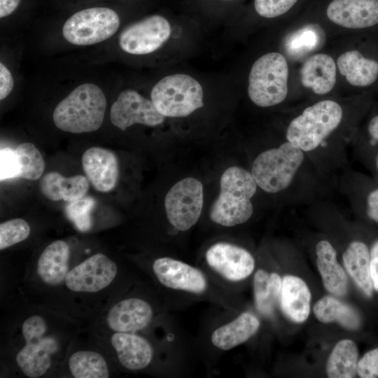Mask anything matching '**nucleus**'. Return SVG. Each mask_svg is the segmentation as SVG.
<instances>
[{
	"mask_svg": "<svg viewBox=\"0 0 378 378\" xmlns=\"http://www.w3.org/2000/svg\"><path fill=\"white\" fill-rule=\"evenodd\" d=\"M223 1H234V0H223Z\"/></svg>",
	"mask_w": 378,
	"mask_h": 378,
	"instance_id": "a18cd8bd",
	"label": "nucleus"
},
{
	"mask_svg": "<svg viewBox=\"0 0 378 378\" xmlns=\"http://www.w3.org/2000/svg\"><path fill=\"white\" fill-rule=\"evenodd\" d=\"M336 64L332 57L318 53L309 57L300 69L302 85L315 94L330 92L336 83Z\"/></svg>",
	"mask_w": 378,
	"mask_h": 378,
	"instance_id": "4be33fe9",
	"label": "nucleus"
},
{
	"mask_svg": "<svg viewBox=\"0 0 378 378\" xmlns=\"http://www.w3.org/2000/svg\"><path fill=\"white\" fill-rule=\"evenodd\" d=\"M370 273L373 287L378 291V258L370 259Z\"/></svg>",
	"mask_w": 378,
	"mask_h": 378,
	"instance_id": "79ce46f5",
	"label": "nucleus"
},
{
	"mask_svg": "<svg viewBox=\"0 0 378 378\" xmlns=\"http://www.w3.org/2000/svg\"><path fill=\"white\" fill-rule=\"evenodd\" d=\"M303 152L286 141L278 148L261 153L254 160L251 169L257 186L270 193L286 189L303 162Z\"/></svg>",
	"mask_w": 378,
	"mask_h": 378,
	"instance_id": "0eeeda50",
	"label": "nucleus"
},
{
	"mask_svg": "<svg viewBox=\"0 0 378 378\" xmlns=\"http://www.w3.org/2000/svg\"><path fill=\"white\" fill-rule=\"evenodd\" d=\"M316 265L325 288L332 295L344 296L347 292V276L337 260L336 251L330 242L321 240L316 244Z\"/></svg>",
	"mask_w": 378,
	"mask_h": 378,
	"instance_id": "393cba45",
	"label": "nucleus"
},
{
	"mask_svg": "<svg viewBox=\"0 0 378 378\" xmlns=\"http://www.w3.org/2000/svg\"><path fill=\"white\" fill-rule=\"evenodd\" d=\"M71 374L75 378H108L109 368L105 358L92 350H79L68 360Z\"/></svg>",
	"mask_w": 378,
	"mask_h": 378,
	"instance_id": "c756f323",
	"label": "nucleus"
},
{
	"mask_svg": "<svg viewBox=\"0 0 378 378\" xmlns=\"http://www.w3.org/2000/svg\"><path fill=\"white\" fill-rule=\"evenodd\" d=\"M342 119V109L338 103L318 102L290 122L286 139L303 151L313 150L337 127Z\"/></svg>",
	"mask_w": 378,
	"mask_h": 378,
	"instance_id": "20e7f679",
	"label": "nucleus"
},
{
	"mask_svg": "<svg viewBox=\"0 0 378 378\" xmlns=\"http://www.w3.org/2000/svg\"><path fill=\"white\" fill-rule=\"evenodd\" d=\"M368 145L371 148L378 146V113L373 115L366 126Z\"/></svg>",
	"mask_w": 378,
	"mask_h": 378,
	"instance_id": "ea45409f",
	"label": "nucleus"
},
{
	"mask_svg": "<svg viewBox=\"0 0 378 378\" xmlns=\"http://www.w3.org/2000/svg\"><path fill=\"white\" fill-rule=\"evenodd\" d=\"M19 163V177L37 180L45 170V162L39 150L31 143L20 144L15 149Z\"/></svg>",
	"mask_w": 378,
	"mask_h": 378,
	"instance_id": "7c9ffc66",
	"label": "nucleus"
},
{
	"mask_svg": "<svg viewBox=\"0 0 378 378\" xmlns=\"http://www.w3.org/2000/svg\"><path fill=\"white\" fill-rule=\"evenodd\" d=\"M316 36L312 29H306L295 33L290 38L288 48L292 50L312 49L316 43Z\"/></svg>",
	"mask_w": 378,
	"mask_h": 378,
	"instance_id": "e433bc0d",
	"label": "nucleus"
},
{
	"mask_svg": "<svg viewBox=\"0 0 378 378\" xmlns=\"http://www.w3.org/2000/svg\"><path fill=\"white\" fill-rule=\"evenodd\" d=\"M326 15L331 22L345 28L371 29L378 26V0H332Z\"/></svg>",
	"mask_w": 378,
	"mask_h": 378,
	"instance_id": "dca6fc26",
	"label": "nucleus"
},
{
	"mask_svg": "<svg viewBox=\"0 0 378 378\" xmlns=\"http://www.w3.org/2000/svg\"><path fill=\"white\" fill-rule=\"evenodd\" d=\"M204 91L200 83L188 74L164 76L152 88L150 99L164 117L190 115L203 106Z\"/></svg>",
	"mask_w": 378,
	"mask_h": 378,
	"instance_id": "423d86ee",
	"label": "nucleus"
},
{
	"mask_svg": "<svg viewBox=\"0 0 378 378\" xmlns=\"http://www.w3.org/2000/svg\"><path fill=\"white\" fill-rule=\"evenodd\" d=\"M116 263L103 253H95L69 270L64 284L75 293H92L112 284L118 274Z\"/></svg>",
	"mask_w": 378,
	"mask_h": 378,
	"instance_id": "ddd939ff",
	"label": "nucleus"
},
{
	"mask_svg": "<svg viewBox=\"0 0 378 378\" xmlns=\"http://www.w3.org/2000/svg\"><path fill=\"white\" fill-rule=\"evenodd\" d=\"M204 260L212 273L228 284L247 279L253 272L255 265L250 252L226 241L210 246L205 252Z\"/></svg>",
	"mask_w": 378,
	"mask_h": 378,
	"instance_id": "9b49d317",
	"label": "nucleus"
},
{
	"mask_svg": "<svg viewBox=\"0 0 378 378\" xmlns=\"http://www.w3.org/2000/svg\"><path fill=\"white\" fill-rule=\"evenodd\" d=\"M282 279L275 272L258 270L253 276L255 305L263 316H272L280 303Z\"/></svg>",
	"mask_w": 378,
	"mask_h": 378,
	"instance_id": "a878e982",
	"label": "nucleus"
},
{
	"mask_svg": "<svg viewBox=\"0 0 378 378\" xmlns=\"http://www.w3.org/2000/svg\"><path fill=\"white\" fill-rule=\"evenodd\" d=\"M110 120L114 126L125 130L134 124L156 126L163 122L164 116L156 109L151 99L136 90L126 89L112 104Z\"/></svg>",
	"mask_w": 378,
	"mask_h": 378,
	"instance_id": "4468645a",
	"label": "nucleus"
},
{
	"mask_svg": "<svg viewBox=\"0 0 378 378\" xmlns=\"http://www.w3.org/2000/svg\"><path fill=\"white\" fill-rule=\"evenodd\" d=\"M343 262L356 285L367 296H372L373 285L370 273V255L368 246L360 241L351 242L343 254Z\"/></svg>",
	"mask_w": 378,
	"mask_h": 378,
	"instance_id": "bb28decb",
	"label": "nucleus"
},
{
	"mask_svg": "<svg viewBox=\"0 0 378 378\" xmlns=\"http://www.w3.org/2000/svg\"><path fill=\"white\" fill-rule=\"evenodd\" d=\"M95 205L96 201L93 197L84 196L69 202L65 208V214L78 230L87 231L92 225L91 214Z\"/></svg>",
	"mask_w": 378,
	"mask_h": 378,
	"instance_id": "2f4dec72",
	"label": "nucleus"
},
{
	"mask_svg": "<svg viewBox=\"0 0 378 378\" xmlns=\"http://www.w3.org/2000/svg\"><path fill=\"white\" fill-rule=\"evenodd\" d=\"M14 80L9 69L0 63V99H6L13 90Z\"/></svg>",
	"mask_w": 378,
	"mask_h": 378,
	"instance_id": "58836bf2",
	"label": "nucleus"
},
{
	"mask_svg": "<svg viewBox=\"0 0 378 378\" xmlns=\"http://www.w3.org/2000/svg\"><path fill=\"white\" fill-rule=\"evenodd\" d=\"M372 167L374 172L378 175V151L373 154Z\"/></svg>",
	"mask_w": 378,
	"mask_h": 378,
	"instance_id": "c03bdc74",
	"label": "nucleus"
},
{
	"mask_svg": "<svg viewBox=\"0 0 378 378\" xmlns=\"http://www.w3.org/2000/svg\"><path fill=\"white\" fill-rule=\"evenodd\" d=\"M70 248L63 240H56L48 244L37 261V274L41 280L50 286L64 281L69 271Z\"/></svg>",
	"mask_w": 378,
	"mask_h": 378,
	"instance_id": "412c9836",
	"label": "nucleus"
},
{
	"mask_svg": "<svg viewBox=\"0 0 378 378\" xmlns=\"http://www.w3.org/2000/svg\"><path fill=\"white\" fill-rule=\"evenodd\" d=\"M311 293L300 278L286 275L282 279L280 304L285 315L294 322L302 323L309 316Z\"/></svg>",
	"mask_w": 378,
	"mask_h": 378,
	"instance_id": "5701e85b",
	"label": "nucleus"
},
{
	"mask_svg": "<svg viewBox=\"0 0 378 378\" xmlns=\"http://www.w3.org/2000/svg\"><path fill=\"white\" fill-rule=\"evenodd\" d=\"M259 328L258 318L245 312L214 328L210 335V342L218 350L229 351L248 341Z\"/></svg>",
	"mask_w": 378,
	"mask_h": 378,
	"instance_id": "aec40b11",
	"label": "nucleus"
},
{
	"mask_svg": "<svg viewBox=\"0 0 378 378\" xmlns=\"http://www.w3.org/2000/svg\"><path fill=\"white\" fill-rule=\"evenodd\" d=\"M358 374L361 378L378 377V348L367 352L358 363Z\"/></svg>",
	"mask_w": 378,
	"mask_h": 378,
	"instance_id": "c9c22d12",
	"label": "nucleus"
},
{
	"mask_svg": "<svg viewBox=\"0 0 378 378\" xmlns=\"http://www.w3.org/2000/svg\"><path fill=\"white\" fill-rule=\"evenodd\" d=\"M313 311L316 318L322 323L337 322L350 330L359 328L360 318L356 311L338 299L325 296L314 305Z\"/></svg>",
	"mask_w": 378,
	"mask_h": 378,
	"instance_id": "cd10ccee",
	"label": "nucleus"
},
{
	"mask_svg": "<svg viewBox=\"0 0 378 378\" xmlns=\"http://www.w3.org/2000/svg\"><path fill=\"white\" fill-rule=\"evenodd\" d=\"M86 178L94 188L107 192L115 187L119 177V164L115 155L106 148L92 147L81 158Z\"/></svg>",
	"mask_w": 378,
	"mask_h": 378,
	"instance_id": "f3484780",
	"label": "nucleus"
},
{
	"mask_svg": "<svg viewBox=\"0 0 378 378\" xmlns=\"http://www.w3.org/2000/svg\"><path fill=\"white\" fill-rule=\"evenodd\" d=\"M111 344L119 363L127 370H144L153 360L155 351L150 342L134 332H114Z\"/></svg>",
	"mask_w": 378,
	"mask_h": 378,
	"instance_id": "a211bd4d",
	"label": "nucleus"
},
{
	"mask_svg": "<svg viewBox=\"0 0 378 378\" xmlns=\"http://www.w3.org/2000/svg\"><path fill=\"white\" fill-rule=\"evenodd\" d=\"M288 65L284 56L272 52L253 64L248 75V94L260 107L282 102L288 94Z\"/></svg>",
	"mask_w": 378,
	"mask_h": 378,
	"instance_id": "39448f33",
	"label": "nucleus"
},
{
	"mask_svg": "<svg viewBox=\"0 0 378 378\" xmlns=\"http://www.w3.org/2000/svg\"><path fill=\"white\" fill-rule=\"evenodd\" d=\"M358 353L356 344L351 340L340 341L332 351L326 366L330 378H352L358 369Z\"/></svg>",
	"mask_w": 378,
	"mask_h": 378,
	"instance_id": "c85d7f7f",
	"label": "nucleus"
},
{
	"mask_svg": "<svg viewBox=\"0 0 378 378\" xmlns=\"http://www.w3.org/2000/svg\"><path fill=\"white\" fill-rule=\"evenodd\" d=\"M20 0H0V18L12 14L18 7Z\"/></svg>",
	"mask_w": 378,
	"mask_h": 378,
	"instance_id": "a19ab883",
	"label": "nucleus"
},
{
	"mask_svg": "<svg viewBox=\"0 0 378 378\" xmlns=\"http://www.w3.org/2000/svg\"><path fill=\"white\" fill-rule=\"evenodd\" d=\"M171 33L172 27L166 18L152 15L127 27L119 36V46L131 55H147L162 47Z\"/></svg>",
	"mask_w": 378,
	"mask_h": 378,
	"instance_id": "f8f14e48",
	"label": "nucleus"
},
{
	"mask_svg": "<svg viewBox=\"0 0 378 378\" xmlns=\"http://www.w3.org/2000/svg\"><path fill=\"white\" fill-rule=\"evenodd\" d=\"M366 216L378 224V186L368 188L363 201Z\"/></svg>",
	"mask_w": 378,
	"mask_h": 378,
	"instance_id": "4c0bfd02",
	"label": "nucleus"
},
{
	"mask_svg": "<svg viewBox=\"0 0 378 378\" xmlns=\"http://www.w3.org/2000/svg\"><path fill=\"white\" fill-rule=\"evenodd\" d=\"M20 163L15 150L4 148L0 150L1 181L19 177Z\"/></svg>",
	"mask_w": 378,
	"mask_h": 378,
	"instance_id": "f704fd0d",
	"label": "nucleus"
},
{
	"mask_svg": "<svg viewBox=\"0 0 378 378\" xmlns=\"http://www.w3.org/2000/svg\"><path fill=\"white\" fill-rule=\"evenodd\" d=\"M298 0H254L256 13L265 18H274L287 13Z\"/></svg>",
	"mask_w": 378,
	"mask_h": 378,
	"instance_id": "72a5a7b5",
	"label": "nucleus"
},
{
	"mask_svg": "<svg viewBox=\"0 0 378 378\" xmlns=\"http://www.w3.org/2000/svg\"><path fill=\"white\" fill-rule=\"evenodd\" d=\"M203 186L193 178L175 183L164 198V208L169 223L177 230H190L199 220L203 207Z\"/></svg>",
	"mask_w": 378,
	"mask_h": 378,
	"instance_id": "9d476101",
	"label": "nucleus"
},
{
	"mask_svg": "<svg viewBox=\"0 0 378 378\" xmlns=\"http://www.w3.org/2000/svg\"><path fill=\"white\" fill-rule=\"evenodd\" d=\"M256 190L251 173L238 167L227 168L221 176L220 193L210 209V219L225 227L246 222L253 214L250 200Z\"/></svg>",
	"mask_w": 378,
	"mask_h": 378,
	"instance_id": "f03ea898",
	"label": "nucleus"
},
{
	"mask_svg": "<svg viewBox=\"0 0 378 378\" xmlns=\"http://www.w3.org/2000/svg\"><path fill=\"white\" fill-rule=\"evenodd\" d=\"M370 259L378 258V239L374 241L370 251Z\"/></svg>",
	"mask_w": 378,
	"mask_h": 378,
	"instance_id": "37998d69",
	"label": "nucleus"
},
{
	"mask_svg": "<svg viewBox=\"0 0 378 378\" xmlns=\"http://www.w3.org/2000/svg\"><path fill=\"white\" fill-rule=\"evenodd\" d=\"M40 189L42 194L52 201L71 202L85 196L89 182L82 175L65 177L58 172H50L42 176Z\"/></svg>",
	"mask_w": 378,
	"mask_h": 378,
	"instance_id": "b1692460",
	"label": "nucleus"
},
{
	"mask_svg": "<svg viewBox=\"0 0 378 378\" xmlns=\"http://www.w3.org/2000/svg\"><path fill=\"white\" fill-rule=\"evenodd\" d=\"M118 13L107 7H92L80 10L64 22L62 35L69 43L90 46L111 38L118 29Z\"/></svg>",
	"mask_w": 378,
	"mask_h": 378,
	"instance_id": "6e6552de",
	"label": "nucleus"
},
{
	"mask_svg": "<svg viewBox=\"0 0 378 378\" xmlns=\"http://www.w3.org/2000/svg\"><path fill=\"white\" fill-rule=\"evenodd\" d=\"M106 99L97 85L85 83L75 88L60 101L52 113L55 125L73 134L96 131L102 125Z\"/></svg>",
	"mask_w": 378,
	"mask_h": 378,
	"instance_id": "f257e3e1",
	"label": "nucleus"
},
{
	"mask_svg": "<svg viewBox=\"0 0 378 378\" xmlns=\"http://www.w3.org/2000/svg\"><path fill=\"white\" fill-rule=\"evenodd\" d=\"M155 310L147 300L130 297L113 304L106 316L107 326L113 332H136L153 321Z\"/></svg>",
	"mask_w": 378,
	"mask_h": 378,
	"instance_id": "2eb2a0df",
	"label": "nucleus"
},
{
	"mask_svg": "<svg viewBox=\"0 0 378 378\" xmlns=\"http://www.w3.org/2000/svg\"><path fill=\"white\" fill-rule=\"evenodd\" d=\"M339 71L346 81L357 88H369L378 82V57L354 49L340 55L337 61Z\"/></svg>",
	"mask_w": 378,
	"mask_h": 378,
	"instance_id": "6ab92c4d",
	"label": "nucleus"
},
{
	"mask_svg": "<svg viewBox=\"0 0 378 378\" xmlns=\"http://www.w3.org/2000/svg\"><path fill=\"white\" fill-rule=\"evenodd\" d=\"M152 273L167 290L197 297L211 294L212 284L200 268L172 257H159L153 261Z\"/></svg>",
	"mask_w": 378,
	"mask_h": 378,
	"instance_id": "1a4fd4ad",
	"label": "nucleus"
},
{
	"mask_svg": "<svg viewBox=\"0 0 378 378\" xmlns=\"http://www.w3.org/2000/svg\"><path fill=\"white\" fill-rule=\"evenodd\" d=\"M21 330L24 344L18 351L15 363L26 377H41L51 368L52 358L59 352V337L50 330L45 317L36 314L24 320Z\"/></svg>",
	"mask_w": 378,
	"mask_h": 378,
	"instance_id": "7ed1b4c3",
	"label": "nucleus"
},
{
	"mask_svg": "<svg viewBox=\"0 0 378 378\" xmlns=\"http://www.w3.org/2000/svg\"><path fill=\"white\" fill-rule=\"evenodd\" d=\"M29 223L22 218H13L0 224V250L3 251L25 240L30 234Z\"/></svg>",
	"mask_w": 378,
	"mask_h": 378,
	"instance_id": "473e14b6",
	"label": "nucleus"
}]
</instances>
